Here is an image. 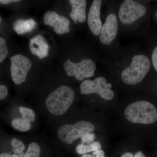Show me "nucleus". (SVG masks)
I'll return each mask as SVG.
<instances>
[{
    "mask_svg": "<svg viewBox=\"0 0 157 157\" xmlns=\"http://www.w3.org/2000/svg\"><path fill=\"white\" fill-rule=\"evenodd\" d=\"M63 67L68 76H74L79 81L94 76L96 69L94 62L90 59H84L79 63H75L68 59L64 63Z\"/></svg>",
    "mask_w": 157,
    "mask_h": 157,
    "instance_id": "6",
    "label": "nucleus"
},
{
    "mask_svg": "<svg viewBox=\"0 0 157 157\" xmlns=\"http://www.w3.org/2000/svg\"><path fill=\"white\" fill-rule=\"evenodd\" d=\"M156 17H157V11L156 12Z\"/></svg>",
    "mask_w": 157,
    "mask_h": 157,
    "instance_id": "32",
    "label": "nucleus"
},
{
    "mask_svg": "<svg viewBox=\"0 0 157 157\" xmlns=\"http://www.w3.org/2000/svg\"><path fill=\"white\" fill-rule=\"evenodd\" d=\"M0 157H16V156L14 154L11 155L9 153H3L1 155Z\"/></svg>",
    "mask_w": 157,
    "mask_h": 157,
    "instance_id": "27",
    "label": "nucleus"
},
{
    "mask_svg": "<svg viewBox=\"0 0 157 157\" xmlns=\"http://www.w3.org/2000/svg\"><path fill=\"white\" fill-rule=\"evenodd\" d=\"M19 112L22 115V117L30 122H33L35 119V113L33 110L30 108L20 107L19 108Z\"/></svg>",
    "mask_w": 157,
    "mask_h": 157,
    "instance_id": "18",
    "label": "nucleus"
},
{
    "mask_svg": "<svg viewBox=\"0 0 157 157\" xmlns=\"http://www.w3.org/2000/svg\"><path fill=\"white\" fill-rule=\"evenodd\" d=\"M101 0L93 1L88 16V24L90 30L95 36L100 35L102 27V21L100 17Z\"/></svg>",
    "mask_w": 157,
    "mask_h": 157,
    "instance_id": "11",
    "label": "nucleus"
},
{
    "mask_svg": "<svg viewBox=\"0 0 157 157\" xmlns=\"http://www.w3.org/2000/svg\"><path fill=\"white\" fill-rule=\"evenodd\" d=\"M121 157H134L133 155L131 153H126L122 155Z\"/></svg>",
    "mask_w": 157,
    "mask_h": 157,
    "instance_id": "29",
    "label": "nucleus"
},
{
    "mask_svg": "<svg viewBox=\"0 0 157 157\" xmlns=\"http://www.w3.org/2000/svg\"><path fill=\"white\" fill-rule=\"evenodd\" d=\"M43 19L45 24L52 27L58 35H63L70 32V21L64 16L59 15L55 11H46Z\"/></svg>",
    "mask_w": 157,
    "mask_h": 157,
    "instance_id": "9",
    "label": "nucleus"
},
{
    "mask_svg": "<svg viewBox=\"0 0 157 157\" xmlns=\"http://www.w3.org/2000/svg\"><path fill=\"white\" fill-rule=\"evenodd\" d=\"M49 46L45 39L40 35L31 39L29 49L32 54L35 55L42 59L48 56Z\"/></svg>",
    "mask_w": 157,
    "mask_h": 157,
    "instance_id": "12",
    "label": "nucleus"
},
{
    "mask_svg": "<svg viewBox=\"0 0 157 157\" xmlns=\"http://www.w3.org/2000/svg\"><path fill=\"white\" fill-rule=\"evenodd\" d=\"M37 23L33 18L18 19L13 23V29L18 35L30 33L36 28Z\"/></svg>",
    "mask_w": 157,
    "mask_h": 157,
    "instance_id": "14",
    "label": "nucleus"
},
{
    "mask_svg": "<svg viewBox=\"0 0 157 157\" xmlns=\"http://www.w3.org/2000/svg\"><path fill=\"white\" fill-rule=\"evenodd\" d=\"M8 94L7 87L4 85L0 86V100H2L6 98Z\"/></svg>",
    "mask_w": 157,
    "mask_h": 157,
    "instance_id": "22",
    "label": "nucleus"
},
{
    "mask_svg": "<svg viewBox=\"0 0 157 157\" xmlns=\"http://www.w3.org/2000/svg\"><path fill=\"white\" fill-rule=\"evenodd\" d=\"M14 155L16 157H24L25 154L23 151L17 152L14 153Z\"/></svg>",
    "mask_w": 157,
    "mask_h": 157,
    "instance_id": "26",
    "label": "nucleus"
},
{
    "mask_svg": "<svg viewBox=\"0 0 157 157\" xmlns=\"http://www.w3.org/2000/svg\"><path fill=\"white\" fill-rule=\"evenodd\" d=\"M151 68L148 58L144 55H136L132 58L131 64L121 73L124 83L135 85L143 80Z\"/></svg>",
    "mask_w": 157,
    "mask_h": 157,
    "instance_id": "3",
    "label": "nucleus"
},
{
    "mask_svg": "<svg viewBox=\"0 0 157 157\" xmlns=\"http://www.w3.org/2000/svg\"><path fill=\"white\" fill-rule=\"evenodd\" d=\"M124 115L128 120L133 123L149 124L157 121V109L153 104L147 101H137L127 107Z\"/></svg>",
    "mask_w": 157,
    "mask_h": 157,
    "instance_id": "2",
    "label": "nucleus"
},
{
    "mask_svg": "<svg viewBox=\"0 0 157 157\" xmlns=\"http://www.w3.org/2000/svg\"><path fill=\"white\" fill-rule=\"evenodd\" d=\"M112 85L107 82L104 77H99L94 80L86 79L82 82L80 90L82 94H90L95 93L106 100H112L114 93L111 90Z\"/></svg>",
    "mask_w": 157,
    "mask_h": 157,
    "instance_id": "5",
    "label": "nucleus"
},
{
    "mask_svg": "<svg viewBox=\"0 0 157 157\" xmlns=\"http://www.w3.org/2000/svg\"><path fill=\"white\" fill-rule=\"evenodd\" d=\"M72 11L70 14V17L76 24L77 21L83 23L86 20V1L85 0H70L69 1Z\"/></svg>",
    "mask_w": 157,
    "mask_h": 157,
    "instance_id": "13",
    "label": "nucleus"
},
{
    "mask_svg": "<svg viewBox=\"0 0 157 157\" xmlns=\"http://www.w3.org/2000/svg\"><path fill=\"white\" fill-rule=\"evenodd\" d=\"M74 98L75 93L72 88L67 85L61 86L48 95L45 105L53 115H63L72 105Z\"/></svg>",
    "mask_w": 157,
    "mask_h": 157,
    "instance_id": "1",
    "label": "nucleus"
},
{
    "mask_svg": "<svg viewBox=\"0 0 157 157\" xmlns=\"http://www.w3.org/2000/svg\"><path fill=\"white\" fill-rule=\"evenodd\" d=\"M10 67L11 77L15 84L20 85L25 82L27 76L32 66L30 60L22 54L11 57Z\"/></svg>",
    "mask_w": 157,
    "mask_h": 157,
    "instance_id": "7",
    "label": "nucleus"
},
{
    "mask_svg": "<svg viewBox=\"0 0 157 157\" xmlns=\"http://www.w3.org/2000/svg\"><path fill=\"white\" fill-rule=\"evenodd\" d=\"M82 157H94L93 155L90 154H84Z\"/></svg>",
    "mask_w": 157,
    "mask_h": 157,
    "instance_id": "30",
    "label": "nucleus"
},
{
    "mask_svg": "<svg viewBox=\"0 0 157 157\" xmlns=\"http://www.w3.org/2000/svg\"><path fill=\"white\" fill-rule=\"evenodd\" d=\"M134 157H145L143 153L141 151H138L135 154Z\"/></svg>",
    "mask_w": 157,
    "mask_h": 157,
    "instance_id": "28",
    "label": "nucleus"
},
{
    "mask_svg": "<svg viewBox=\"0 0 157 157\" xmlns=\"http://www.w3.org/2000/svg\"><path fill=\"white\" fill-rule=\"evenodd\" d=\"M11 143L14 153L23 151L25 149V146L22 141L16 138L12 139Z\"/></svg>",
    "mask_w": 157,
    "mask_h": 157,
    "instance_id": "20",
    "label": "nucleus"
},
{
    "mask_svg": "<svg viewBox=\"0 0 157 157\" xmlns=\"http://www.w3.org/2000/svg\"><path fill=\"white\" fill-rule=\"evenodd\" d=\"M96 136L93 133H89L87 135H84L83 137H81V140L82 144H90L94 142V140L95 139Z\"/></svg>",
    "mask_w": 157,
    "mask_h": 157,
    "instance_id": "21",
    "label": "nucleus"
},
{
    "mask_svg": "<svg viewBox=\"0 0 157 157\" xmlns=\"http://www.w3.org/2000/svg\"><path fill=\"white\" fill-rule=\"evenodd\" d=\"M105 157L104 156H101V157Z\"/></svg>",
    "mask_w": 157,
    "mask_h": 157,
    "instance_id": "31",
    "label": "nucleus"
},
{
    "mask_svg": "<svg viewBox=\"0 0 157 157\" xmlns=\"http://www.w3.org/2000/svg\"><path fill=\"white\" fill-rule=\"evenodd\" d=\"M118 29V24L116 16L113 14H109L102 25L100 33V40L101 43L109 45L116 37Z\"/></svg>",
    "mask_w": 157,
    "mask_h": 157,
    "instance_id": "10",
    "label": "nucleus"
},
{
    "mask_svg": "<svg viewBox=\"0 0 157 157\" xmlns=\"http://www.w3.org/2000/svg\"><path fill=\"white\" fill-rule=\"evenodd\" d=\"M95 128L90 122L81 121L73 124H65L59 128L58 136L64 143L72 144L75 140L94 132Z\"/></svg>",
    "mask_w": 157,
    "mask_h": 157,
    "instance_id": "4",
    "label": "nucleus"
},
{
    "mask_svg": "<svg viewBox=\"0 0 157 157\" xmlns=\"http://www.w3.org/2000/svg\"><path fill=\"white\" fill-rule=\"evenodd\" d=\"M101 148V144L98 142H94L90 144H80L76 147V152L79 155H84L91 151H94Z\"/></svg>",
    "mask_w": 157,
    "mask_h": 157,
    "instance_id": "15",
    "label": "nucleus"
},
{
    "mask_svg": "<svg viewBox=\"0 0 157 157\" xmlns=\"http://www.w3.org/2000/svg\"><path fill=\"white\" fill-rule=\"evenodd\" d=\"M152 61L155 70L157 72V47H155L152 54Z\"/></svg>",
    "mask_w": 157,
    "mask_h": 157,
    "instance_id": "23",
    "label": "nucleus"
},
{
    "mask_svg": "<svg viewBox=\"0 0 157 157\" xmlns=\"http://www.w3.org/2000/svg\"><path fill=\"white\" fill-rule=\"evenodd\" d=\"M20 1V0H1L0 3L2 5H8L10 3L17 2Z\"/></svg>",
    "mask_w": 157,
    "mask_h": 157,
    "instance_id": "25",
    "label": "nucleus"
},
{
    "mask_svg": "<svg viewBox=\"0 0 157 157\" xmlns=\"http://www.w3.org/2000/svg\"><path fill=\"white\" fill-rule=\"evenodd\" d=\"M146 12V7L143 5L135 1L125 0L120 8L119 17L122 23L129 25L143 17Z\"/></svg>",
    "mask_w": 157,
    "mask_h": 157,
    "instance_id": "8",
    "label": "nucleus"
},
{
    "mask_svg": "<svg viewBox=\"0 0 157 157\" xmlns=\"http://www.w3.org/2000/svg\"><path fill=\"white\" fill-rule=\"evenodd\" d=\"M11 125L14 128L21 132H26L31 129L30 122L21 118H16L11 121Z\"/></svg>",
    "mask_w": 157,
    "mask_h": 157,
    "instance_id": "16",
    "label": "nucleus"
},
{
    "mask_svg": "<svg viewBox=\"0 0 157 157\" xmlns=\"http://www.w3.org/2000/svg\"><path fill=\"white\" fill-rule=\"evenodd\" d=\"M93 156L94 157L103 156H104V152L102 150H98L93 152Z\"/></svg>",
    "mask_w": 157,
    "mask_h": 157,
    "instance_id": "24",
    "label": "nucleus"
},
{
    "mask_svg": "<svg viewBox=\"0 0 157 157\" xmlns=\"http://www.w3.org/2000/svg\"><path fill=\"white\" fill-rule=\"evenodd\" d=\"M40 154L39 145L36 142H33L29 145L24 157H39Z\"/></svg>",
    "mask_w": 157,
    "mask_h": 157,
    "instance_id": "17",
    "label": "nucleus"
},
{
    "mask_svg": "<svg viewBox=\"0 0 157 157\" xmlns=\"http://www.w3.org/2000/svg\"><path fill=\"white\" fill-rule=\"evenodd\" d=\"M9 53V49L6 40L4 38H0V63L6 59Z\"/></svg>",
    "mask_w": 157,
    "mask_h": 157,
    "instance_id": "19",
    "label": "nucleus"
}]
</instances>
